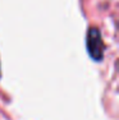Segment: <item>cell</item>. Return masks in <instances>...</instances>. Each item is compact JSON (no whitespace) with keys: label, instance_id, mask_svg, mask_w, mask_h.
Masks as SVG:
<instances>
[{"label":"cell","instance_id":"obj_1","mask_svg":"<svg viewBox=\"0 0 119 120\" xmlns=\"http://www.w3.org/2000/svg\"><path fill=\"white\" fill-rule=\"evenodd\" d=\"M86 47L87 52L95 61H100L104 58V41L101 37V32L97 28L92 27L88 30L86 36Z\"/></svg>","mask_w":119,"mask_h":120}]
</instances>
